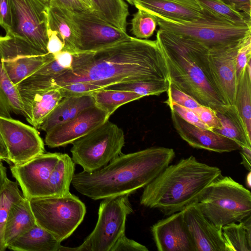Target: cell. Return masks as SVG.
I'll return each instance as SVG.
<instances>
[{
  "mask_svg": "<svg viewBox=\"0 0 251 251\" xmlns=\"http://www.w3.org/2000/svg\"><path fill=\"white\" fill-rule=\"evenodd\" d=\"M73 56L70 69L48 79L50 88L76 82H90L105 88L121 83L168 81L164 57L156 40L129 36L114 45Z\"/></svg>",
  "mask_w": 251,
  "mask_h": 251,
  "instance_id": "cell-1",
  "label": "cell"
},
{
  "mask_svg": "<svg viewBox=\"0 0 251 251\" xmlns=\"http://www.w3.org/2000/svg\"><path fill=\"white\" fill-rule=\"evenodd\" d=\"M175 157L173 149L162 147L122 153L99 170L75 174L71 184L93 200L129 195L149 184Z\"/></svg>",
  "mask_w": 251,
  "mask_h": 251,
  "instance_id": "cell-2",
  "label": "cell"
},
{
  "mask_svg": "<svg viewBox=\"0 0 251 251\" xmlns=\"http://www.w3.org/2000/svg\"><path fill=\"white\" fill-rule=\"evenodd\" d=\"M156 37L164 57L169 83L213 110L225 104L214 88L207 48L160 29Z\"/></svg>",
  "mask_w": 251,
  "mask_h": 251,
  "instance_id": "cell-3",
  "label": "cell"
},
{
  "mask_svg": "<svg viewBox=\"0 0 251 251\" xmlns=\"http://www.w3.org/2000/svg\"><path fill=\"white\" fill-rule=\"evenodd\" d=\"M222 175L221 169L191 155L167 166L144 187L140 203L166 215L183 210L196 202L206 188Z\"/></svg>",
  "mask_w": 251,
  "mask_h": 251,
  "instance_id": "cell-4",
  "label": "cell"
},
{
  "mask_svg": "<svg viewBox=\"0 0 251 251\" xmlns=\"http://www.w3.org/2000/svg\"><path fill=\"white\" fill-rule=\"evenodd\" d=\"M196 203L205 216L220 227L251 216L250 191L229 176L221 175L216 178Z\"/></svg>",
  "mask_w": 251,
  "mask_h": 251,
  "instance_id": "cell-5",
  "label": "cell"
},
{
  "mask_svg": "<svg viewBox=\"0 0 251 251\" xmlns=\"http://www.w3.org/2000/svg\"><path fill=\"white\" fill-rule=\"evenodd\" d=\"M204 10V18L191 22L174 21L148 11L155 16L159 29L193 40L209 50L233 46L251 35V25L234 24Z\"/></svg>",
  "mask_w": 251,
  "mask_h": 251,
  "instance_id": "cell-6",
  "label": "cell"
},
{
  "mask_svg": "<svg viewBox=\"0 0 251 251\" xmlns=\"http://www.w3.org/2000/svg\"><path fill=\"white\" fill-rule=\"evenodd\" d=\"M36 224L61 242L70 237L83 221L84 203L71 193L29 200Z\"/></svg>",
  "mask_w": 251,
  "mask_h": 251,
  "instance_id": "cell-7",
  "label": "cell"
},
{
  "mask_svg": "<svg viewBox=\"0 0 251 251\" xmlns=\"http://www.w3.org/2000/svg\"><path fill=\"white\" fill-rule=\"evenodd\" d=\"M125 143L123 130L107 120L72 143V159L83 171L92 172L121 154Z\"/></svg>",
  "mask_w": 251,
  "mask_h": 251,
  "instance_id": "cell-8",
  "label": "cell"
},
{
  "mask_svg": "<svg viewBox=\"0 0 251 251\" xmlns=\"http://www.w3.org/2000/svg\"><path fill=\"white\" fill-rule=\"evenodd\" d=\"M129 195L102 199L93 231L81 245L74 248L62 246L61 251H110L117 241L125 234L126 218L133 212Z\"/></svg>",
  "mask_w": 251,
  "mask_h": 251,
  "instance_id": "cell-9",
  "label": "cell"
},
{
  "mask_svg": "<svg viewBox=\"0 0 251 251\" xmlns=\"http://www.w3.org/2000/svg\"><path fill=\"white\" fill-rule=\"evenodd\" d=\"M11 16L9 31L46 53L48 6L41 0H8Z\"/></svg>",
  "mask_w": 251,
  "mask_h": 251,
  "instance_id": "cell-10",
  "label": "cell"
},
{
  "mask_svg": "<svg viewBox=\"0 0 251 251\" xmlns=\"http://www.w3.org/2000/svg\"><path fill=\"white\" fill-rule=\"evenodd\" d=\"M0 134L10 164H22L45 152L43 141L37 129L18 120L0 116Z\"/></svg>",
  "mask_w": 251,
  "mask_h": 251,
  "instance_id": "cell-11",
  "label": "cell"
},
{
  "mask_svg": "<svg viewBox=\"0 0 251 251\" xmlns=\"http://www.w3.org/2000/svg\"><path fill=\"white\" fill-rule=\"evenodd\" d=\"M61 153H43L20 165L10 166L25 198L30 200L50 196L49 177Z\"/></svg>",
  "mask_w": 251,
  "mask_h": 251,
  "instance_id": "cell-12",
  "label": "cell"
},
{
  "mask_svg": "<svg viewBox=\"0 0 251 251\" xmlns=\"http://www.w3.org/2000/svg\"><path fill=\"white\" fill-rule=\"evenodd\" d=\"M73 15L79 31L77 53L97 50L130 36L100 18L93 10L73 12Z\"/></svg>",
  "mask_w": 251,
  "mask_h": 251,
  "instance_id": "cell-13",
  "label": "cell"
},
{
  "mask_svg": "<svg viewBox=\"0 0 251 251\" xmlns=\"http://www.w3.org/2000/svg\"><path fill=\"white\" fill-rule=\"evenodd\" d=\"M242 40L233 46L208 51L209 66L214 88L226 104H235L238 84L236 55Z\"/></svg>",
  "mask_w": 251,
  "mask_h": 251,
  "instance_id": "cell-14",
  "label": "cell"
},
{
  "mask_svg": "<svg viewBox=\"0 0 251 251\" xmlns=\"http://www.w3.org/2000/svg\"><path fill=\"white\" fill-rule=\"evenodd\" d=\"M109 118L105 110L95 104L86 108L73 119L47 132L45 144L51 148L72 144L105 123Z\"/></svg>",
  "mask_w": 251,
  "mask_h": 251,
  "instance_id": "cell-15",
  "label": "cell"
},
{
  "mask_svg": "<svg viewBox=\"0 0 251 251\" xmlns=\"http://www.w3.org/2000/svg\"><path fill=\"white\" fill-rule=\"evenodd\" d=\"M151 230L158 251H196L183 210L159 220Z\"/></svg>",
  "mask_w": 251,
  "mask_h": 251,
  "instance_id": "cell-16",
  "label": "cell"
},
{
  "mask_svg": "<svg viewBox=\"0 0 251 251\" xmlns=\"http://www.w3.org/2000/svg\"><path fill=\"white\" fill-rule=\"evenodd\" d=\"M173 126L180 137L190 146L209 151L223 153L240 150L235 141L211 130L192 125L171 110Z\"/></svg>",
  "mask_w": 251,
  "mask_h": 251,
  "instance_id": "cell-17",
  "label": "cell"
},
{
  "mask_svg": "<svg viewBox=\"0 0 251 251\" xmlns=\"http://www.w3.org/2000/svg\"><path fill=\"white\" fill-rule=\"evenodd\" d=\"M183 211L196 251H225L222 227L210 221L196 202L187 206Z\"/></svg>",
  "mask_w": 251,
  "mask_h": 251,
  "instance_id": "cell-18",
  "label": "cell"
},
{
  "mask_svg": "<svg viewBox=\"0 0 251 251\" xmlns=\"http://www.w3.org/2000/svg\"><path fill=\"white\" fill-rule=\"evenodd\" d=\"M26 121L39 129L44 120L63 99L59 88L38 91H18Z\"/></svg>",
  "mask_w": 251,
  "mask_h": 251,
  "instance_id": "cell-19",
  "label": "cell"
},
{
  "mask_svg": "<svg viewBox=\"0 0 251 251\" xmlns=\"http://www.w3.org/2000/svg\"><path fill=\"white\" fill-rule=\"evenodd\" d=\"M48 26L55 31L63 42L62 51L72 54L77 53L79 31L73 12L53 0L48 6Z\"/></svg>",
  "mask_w": 251,
  "mask_h": 251,
  "instance_id": "cell-20",
  "label": "cell"
},
{
  "mask_svg": "<svg viewBox=\"0 0 251 251\" xmlns=\"http://www.w3.org/2000/svg\"><path fill=\"white\" fill-rule=\"evenodd\" d=\"M137 9L153 12L166 18L180 22L198 20L206 16V11L173 0H135Z\"/></svg>",
  "mask_w": 251,
  "mask_h": 251,
  "instance_id": "cell-21",
  "label": "cell"
},
{
  "mask_svg": "<svg viewBox=\"0 0 251 251\" xmlns=\"http://www.w3.org/2000/svg\"><path fill=\"white\" fill-rule=\"evenodd\" d=\"M214 110L221 126L212 131L232 140L241 147L251 148V136L235 105L224 104Z\"/></svg>",
  "mask_w": 251,
  "mask_h": 251,
  "instance_id": "cell-22",
  "label": "cell"
},
{
  "mask_svg": "<svg viewBox=\"0 0 251 251\" xmlns=\"http://www.w3.org/2000/svg\"><path fill=\"white\" fill-rule=\"evenodd\" d=\"M36 224L29 200L24 197L13 204L4 230L3 241L6 248Z\"/></svg>",
  "mask_w": 251,
  "mask_h": 251,
  "instance_id": "cell-23",
  "label": "cell"
},
{
  "mask_svg": "<svg viewBox=\"0 0 251 251\" xmlns=\"http://www.w3.org/2000/svg\"><path fill=\"white\" fill-rule=\"evenodd\" d=\"M95 105L92 95L63 98L41 125L39 129L46 132L65 123L87 108Z\"/></svg>",
  "mask_w": 251,
  "mask_h": 251,
  "instance_id": "cell-24",
  "label": "cell"
},
{
  "mask_svg": "<svg viewBox=\"0 0 251 251\" xmlns=\"http://www.w3.org/2000/svg\"><path fill=\"white\" fill-rule=\"evenodd\" d=\"M61 242L37 224L8 246L16 251H60Z\"/></svg>",
  "mask_w": 251,
  "mask_h": 251,
  "instance_id": "cell-25",
  "label": "cell"
},
{
  "mask_svg": "<svg viewBox=\"0 0 251 251\" xmlns=\"http://www.w3.org/2000/svg\"><path fill=\"white\" fill-rule=\"evenodd\" d=\"M54 59V55L48 53L41 55L18 56L9 60H1V63L8 77L17 86Z\"/></svg>",
  "mask_w": 251,
  "mask_h": 251,
  "instance_id": "cell-26",
  "label": "cell"
},
{
  "mask_svg": "<svg viewBox=\"0 0 251 251\" xmlns=\"http://www.w3.org/2000/svg\"><path fill=\"white\" fill-rule=\"evenodd\" d=\"M225 251H251V216L222 227Z\"/></svg>",
  "mask_w": 251,
  "mask_h": 251,
  "instance_id": "cell-27",
  "label": "cell"
},
{
  "mask_svg": "<svg viewBox=\"0 0 251 251\" xmlns=\"http://www.w3.org/2000/svg\"><path fill=\"white\" fill-rule=\"evenodd\" d=\"M75 163L67 153H62L53 169L49 180L50 196L67 195L74 176Z\"/></svg>",
  "mask_w": 251,
  "mask_h": 251,
  "instance_id": "cell-28",
  "label": "cell"
},
{
  "mask_svg": "<svg viewBox=\"0 0 251 251\" xmlns=\"http://www.w3.org/2000/svg\"><path fill=\"white\" fill-rule=\"evenodd\" d=\"M92 10L100 18L126 32L128 6L124 0H91Z\"/></svg>",
  "mask_w": 251,
  "mask_h": 251,
  "instance_id": "cell-29",
  "label": "cell"
},
{
  "mask_svg": "<svg viewBox=\"0 0 251 251\" xmlns=\"http://www.w3.org/2000/svg\"><path fill=\"white\" fill-rule=\"evenodd\" d=\"M234 105L251 136V61L238 81Z\"/></svg>",
  "mask_w": 251,
  "mask_h": 251,
  "instance_id": "cell-30",
  "label": "cell"
},
{
  "mask_svg": "<svg viewBox=\"0 0 251 251\" xmlns=\"http://www.w3.org/2000/svg\"><path fill=\"white\" fill-rule=\"evenodd\" d=\"M95 104L105 110L110 117L119 107L143 97L129 91L103 88L92 95Z\"/></svg>",
  "mask_w": 251,
  "mask_h": 251,
  "instance_id": "cell-31",
  "label": "cell"
},
{
  "mask_svg": "<svg viewBox=\"0 0 251 251\" xmlns=\"http://www.w3.org/2000/svg\"><path fill=\"white\" fill-rule=\"evenodd\" d=\"M27 41L11 35L0 36V57L1 60L20 56H36L47 54Z\"/></svg>",
  "mask_w": 251,
  "mask_h": 251,
  "instance_id": "cell-32",
  "label": "cell"
},
{
  "mask_svg": "<svg viewBox=\"0 0 251 251\" xmlns=\"http://www.w3.org/2000/svg\"><path fill=\"white\" fill-rule=\"evenodd\" d=\"M24 197L18 182L8 178L0 193V251L7 249L3 241V233L10 209L13 204Z\"/></svg>",
  "mask_w": 251,
  "mask_h": 251,
  "instance_id": "cell-33",
  "label": "cell"
},
{
  "mask_svg": "<svg viewBox=\"0 0 251 251\" xmlns=\"http://www.w3.org/2000/svg\"><path fill=\"white\" fill-rule=\"evenodd\" d=\"M195 0L201 9H206L234 24L251 25V16L236 11L222 0Z\"/></svg>",
  "mask_w": 251,
  "mask_h": 251,
  "instance_id": "cell-34",
  "label": "cell"
},
{
  "mask_svg": "<svg viewBox=\"0 0 251 251\" xmlns=\"http://www.w3.org/2000/svg\"><path fill=\"white\" fill-rule=\"evenodd\" d=\"M168 81L164 80H145L121 83L109 86L105 89L133 92L143 97L151 95L158 96L166 92Z\"/></svg>",
  "mask_w": 251,
  "mask_h": 251,
  "instance_id": "cell-35",
  "label": "cell"
},
{
  "mask_svg": "<svg viewBox=\"0 0 251 251\" xmlns=\"http://www.w3.org/2000/svg\"><path fill=\"white\" fill-rule=\"evenodd\" d=\"M131 20V31L135 37L148 39L153 34L157 25L155 16L143 9H137Z\"/></svg>",
  "mask_w": 251,
  "mask_h": 251,
  "instance_id": "cell-36",
  "label": "cell"
},
{
  "mask_svg": "<svg viewBox=\"0 0 251 251\" xmlns=\"http://www.w3.org/2000/svg\"><path fill=\"white\" fill-rule=\"evenodd\" d=\"M0 87L6 97L12 112L24 115L22 103L17 87L8 77L4 70L0 57Z\"/></svg>",
  "mask_w": 251,
  "mask_h": 251,
  "instance_id": "cell-37",
  "label": "cell"
},
{
  "mask_svg": "<svg viewBox=\"0 0 251 251\" xmlns=\"http://www.w3.org/2000/svg\"><path fill=\"white\" fill-rule=\"evenodd\" d=\"M63 98L91 95L94 92L104 88L101 86L88 82H76L58 87Z\"/></svg>",
  "mask_w": 251,
  "mask_h": 251,
  "instance_id": "cell-38",
  "label": "cell"
},
{
  "mask_svg": "<svg viewBox=\"0 0 251 251\" xmlns=\"http://www.w3.org/2000/svg\"><path fill=\"white\" fill-rule=\"evenodd\" d=\"M167 99L165 103L173 102L178 105L194 110L201 104L194 98L169 83L167 91Z\"/></svg>",
  "mask_w": 251,
  "mask_h": 251,
  "instance_id": "cell-39",
  "label": "cell"
},
{
  "mask_svg": "<svg viewBox=\"0 0 251 251\" xmlns=\"http://www.w3.org/2000/svg\"><path fill=\"white\" fill-rule=\"evenodd\" d=\"M250 61H251V35L243 39L238 48L236 63L238 81Z\"/></svg>",
  "mask_w": 251,
  "mask_h": 251,
  "instance_id": "cell-40",
  "label": "cell"
},
{
  "mask_svg": "<svg viewBox=\"0 0 251 251\" xmlns=\"http://www.w3.org/2000/svg\"><path fill=\"white\" fill-rule=\"evenodd\" d=\"M166 103L170 107L171 110L175 111L187 122L201 128L208 129V127L201 121L197 114L193 110L173 102H169Z\"/></svg>",
  "mask_w": 251,
  "mask_h": 251,
  "instance_id": "cell-41",
  "label": "cell"
},
{
  "mask_svg": "<svg viewBox=\"0 0 251 251\" xmlns=\"http://www.w3.org/2000/svg\"><path fill=\"white\" fill-rule=\"evenodd\" d=\"M193 110L208 129L212 130L221 127V125L215 111L210 107L201 105Z\"/></svg>",
  "mask_w": 251,
  "mask_h": 251,
  "instance_id": "cell-42",
  "label": "cell"
},
{
  "mask_svg": "<svg viewBox=\"0 0 251 251\" xmlns=\"http://www.w3.org/2000/svg\"><path fill=\"white\" fill-rule=\"evenodd\" d=\"M148 251L144 245L127 238L124 234L115 243L110 251Z\"/></svg>",
  "mask_w": 251,
  "mask_h": 251,
  "instance_id": "cell-43",
  "label": "cell"
},
{
  "mask_svg": "<svg viewBox=\"0 0 251 251\" xmlns=\"http://www.w3.org/2000/svg\"><path fill=\"white\" fill-rule=\"evenodd\" d=\"M67 70L61 66L54 58L43 65L30 76L55 77Z\"/></svg>",
  "mask_w": 251,
  "mask_h": 251,
  "instance_id": "cell-44",
  "label": "cell"
},
{
  "mask_svg": "<svg viewBox=\"0 0 251 251\" xmlns=\"http://www.w3.org/2000/svg\"><path fill=\"white\" fill-rule=\"evenodd\" d=\"M47 34L48 41L47 49L48 52L52 54H56L62 51L64 43L57 33L48 28Z\"/></svg>",
  "mask_w": 251,
  "mask_h": 251,
  "instance_id": "cell-45",
  "label": "cell"
},
{
  "mask_svg": "<svg viewBox=\"0 0 251 251\" xmlns=\"http://www.w3.org/2000/svg\"><path fill=\"white\" fill-rule=\"evenodd\" d=\"M11 16L8 0H0V25L8 33L10 29Z\"/></svg>",
  "mask_w": 251,
  "mask_h": 251,
  "instance_id": "cell-46",
  "label": "cell"
},
{
  "mask_svg": "<svg viewBox=\"0 0 251 251\" xmlns=\"http://www.w3.org/2000/svg\"><path fill=\"white\" fill-rule=\"evenodd\" d=\"M238 12L251 16V0H222Z\"/></svg>",
  "mask_w": 251,
  "mask_h": 251,
  "instance_id": "cell-47",
  "label": "cell"
},
{
  "mask_svg": "<svg viewBox=\"0 0 251 251\" xmlns=\"http://www.w3.org/2000/svg\"><path fill=\"white\" fill-rule=\"evenodd\" d=\"M65 6L72 12L83 11L88 9L80 0H50ZM90 10V9H89Z\"/></svg>",
  "mask_w": 251,
  "mask_h": 251,
  "instance_id": "cell-48",
  "label": "cell"
},
{
  "mask_svg": "<svg viewBox=\"0 0 251 251\" xmlns=\"http://www.w3.org/2000/svg\"><path fill=\"white\" fill-rule=\"evenodd\" d=\"M54 56L55 59L62 67L67 70L71 68L73 56L71 53L66 51H61L54 54Z\"/></svg>",
  "mask_w": 251,
  "mask_h": 251,
  "instance_id": "cell-49",
  "label": "cell"
},
{
  "mask_svg": "<svg viewBox=\"0 0 251 251\" xmlns=\"http://www.w3.org/2000/svg\"><path fill=\"white\" fill-rule=\"evenodd\" d=\"M12 112L9 102L0 87V116L11 118Z\"/></svg>",
  "mask_w": 251,
  "mask_h": 251,
  "instance_id": "cell-50",
  "label": "cell"
},
{
  "mask_svg": "<svg viewBox=\"0 0 251 251\" xmlns=\"http://www.w3.org/2000/svg\"><path fill=\"white\" fill-rule=\"evenodd\" d=\"M240 154L242 157L241 163L249 171L251 170V148L242 147H241Z\"/></svg>",
  "mask_w": 251,
  "mask_h": 251,
  "instance_id": "cell-51",
  "label": "cell"
},
{
  "mask_svg": "<svg viewBox=\"0 0 251 251\" xmlns=\"http://www.w3.org/2000/svg\"><path fill=\"white\" fill-rule=\"evenodd\" d=\"M8 178L7 177L6 169L0 161V193L5 185Z\"/></svg>",
  "mask_w": 251,
  "mask_h": 251,
  "instance_id": "cell-52",
  "label": "cell"
},
{
  "mask_svg": "<svg viewBox=\"0 0 251 251\" xmlns=\"http://www.w3.org/2000/svg\"><path fill=\"white\" fill-rule=\"evenodd\" d=\"M2 160L8 162V153L6 146L0 134V161Z\"/></svg>",
  "mask_w": 251,
  "mask_h": 251,
  "instance_id": "cell-53",
  "label": "cell"
},
{
  "mask_svg": "<svg viewBox=\"0 0 251 251\" xmlns=\"http://www.w3.org/2000/svg\"><path fill=\"white\" fill-rule=\"evenodd\" d=\"M181 3L190 5L195 8L202 9L201 7L198 5L195 0H173Z\"/></svg>",
  "mask_w": 251,
  "mask_h": 251,
  "instance_id": "cell-54",
  "label": "cell"
},
{
  "mask_svg": "<svg viewBox=\"0 0 251 251\" xmlns=\"http://www.w3.org/2000/svg\"><path fill=\"white\" fill-rule=\"evenodd\" d=\"M251 171H249V173L247 174L246 178V184L248 187V188H251Z\"/></svg>",
  "mask_w": 251,
  "mask_h": 251,
  "instance_id": "cell-55",
  "label": "cell"
},
{
  "mask_svg": "<svg viewBox=\"0 0 251 251\" xmlns=\"http://www.w3.org/2000/svg\"><path fill=\"white\" fill-rule=\"evenodd\" d=\"M88 9L92 10L91 0H80Z\"/></svg>",
  "mask_w": 251,
  "mask_h": 251,
  "instance_id": "cell-56",
  "label": "cell"
},
{
  "mask_svg": "<svg viewBox=\"0 0 251 251\" xmlns=\"http://www.w3.org/2000/svg\"><path fill=\"white\" fill-rule=\"evenodd\" d=\"M128 2L129 4L132 5H134V1L135 0H124Z\"/></svg>",
  "mask_w": 251,
  "mask_h": 251,
  "instance_id": "cell-57",
  "label": "cell"
},
{
  "mask_svg": "<svg viewBox=\"0 0 251 251\" xmlns=\"http://www.w3.org/2000/svg\"><path fill=\"white\" fill-rule=\"evenodd\" d=\"M46 5L48 6L50 0H41Z\"/></svg>",
  "mask_w": 251,
  "mask_h": 251,
  "instance_id": "cell-58",
  "label": "cell"
}]
</instances>
